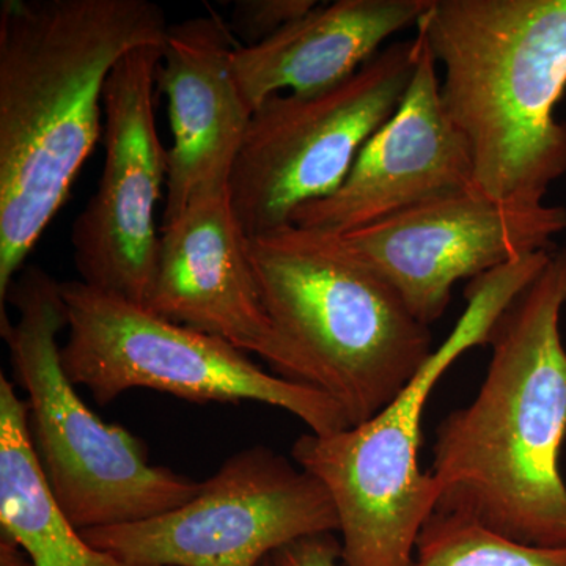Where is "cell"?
<instances>
[{
  "label": "cell",
  "mask_w": 566,
  "mask_h": 566,
  "mask_svg": "<svg viewBox=\"0 0 566 566\" xmlns=\"http://www.w3.org/2000/svg\"><path fill=\"white\" fill-rule=\"evenodd\" d=\"M150 0L0 6V312L103 133L104 87L129 51L163 46Z\"/></svg>",
  "instance_id": "6da1fadb"
},
{
  "label": "cell",
  "mask_w": 566,
  "mask_h": 566,
  "mask_svg": "<svg viewBox=\"0 0 566 566\" xmlns=\"http://www.w3.org/2000/svg\"><path fill=\"white\" fill-rule=\"evenodd\" d=\"M566 249L491 329V363L472 403L436 430V512L474 521L524 545L566 546Z\"/></svg>",
  "instance_id": "7a4b0ae2"
},
{
  "label": "cell",
  "mask_w": 566,
  "mask_h": 566,
  "mask_svg": "<svg viewBox=\"0 0 566 566\" xmlns=\"http://www.w3.org/2000/svg\"><path fill=\"white\" fill-rule=\"evenodd\" d=\"M442 66L441 98L464 137L476 191L545 205L566 175V0H428L417 24Z\"/></svg>",
  "instance_id": "3957f363"
},
{
  "label": "cell",
  "mask_w": 566,
  "mask_h": 566,
  "mask_svg": "<svg viewBox=\"0 0 566 566\" xmlns=\"http://www.w3.org/2000/svg\"><path fill=\"white\" fill-rule=\"evenodd\" d=\"M268 314L357 427L400 395L434 349L400 294L334 234L281 227L248 238Z\"/></svg>",
  "instance_id": "277c9868"
},
{
  "label": "cell",
  "mask_w": 566,
  "mask_h": 566,
  "mask_svg": "<svg viewBox=\"0 0 566 566\" xmlns=\"http://www.w3.org/2000/svg\"><path fill=\"white\" fill-rule=\"evenodd\" d=\"M549 256L538 252L469 282V305L455 329L374 419L334 434H303L294 442L293 460L333 497L345 566H415L417 538L439 497L433 476L419 469L428 398L458 357L488 345L499 316L542 273Z\"/></svg>",
  "instance_id": "5b68a950"
},
{
  "label": "cell",
  "mask_w": 566,
  "mask_h": 566,
  "mask_svg": "<svg viewBox=\"0 0 566 566\" xmlns=\"http://www.w3.org/2000/svg\"><path fill=\"white\" fill-rule=\"evenodd\" d=\"M0 312L17 385L28 395L29 431L55 504L77 531L120 526L172 512L200 483L153 465L147 447L120 424L103 422L82 401L62 365L57 335L66 322L62 283L22 268Z\"/></svg>",
  "instance_id": "8992f818"
},
{
  "label": "cell",
  "mask_w": 566,
  "mask_h": 566,
  "mask_svg": "<svg viewBox=\"0 0 566 566\" xmlns=\"http://www.w3.org/2000/svg\"><path fill=\"white\" fill-rule=\"evenodd\" d=\"M62 296L70 329L62 365L71 382L84 386L96 403H111L126 390L151 389L192 403L275 406L319 436L349 428L333 397L268 374L221 338L81 281L62 283Z\"/></svg>",
  "instance_id": "52a82bcc"
},
{
  "label": "cell",
  "mask_w": 566,
  "mask_h": 566,
  "mask_svg": "<svg viewBox=\"0 0 566 566\" xmlns=\"http://www.w3.org/2000/svg\"><path fill=\"white\" fill-rule=\"evenodd\" d=\"M420 40L394 41L329 91L279 93L253 111L230 177L245 237L290 226L294 212L337 191L368 139L398 109Z\"/></svg>",
  "instance_id": "ba28073f"
},
{
  "label": "cell",
  "mask_w": 566,
  "mask_h": 566,
  "mask_svg": "<svg viewBox=\"0 0 566 566\" xmlns=\"http://www.w3.org/2000/svg\"><path fill=\"white\" fill-rule=\"evenodd\" d=\"M340 532L327 488L270 447L234 453L172 512L82 531L92 546L140 566H260L307 536Z\"/></svg>",
  "instance_id": "9c48e42d"
},
{
  "label": "cell",
  "mask_w": 566,
  "mask_h": 566,
  "mask_svg": "<svg viewBox=\"0 0 566 566\" xmlns=\"http://www.w3.org/2000/svg\"><path fill=\"white\" fill-rule=\"evenodd\" d=\"M163 46L123 55L104 87V163L98 188L71 229L81 282L147 305L159 240L156 207L167 185V150L155 118Z\"/></svg>",
  "instance_id": "30bf717a"
},
{
  "label": "cell",
  "mask_w": 566,
  "mask_h": 566,
  "mask_svg": "<svg viewBox=\"0 0 566 566\" xmlns=\"http://www.w3.org/2000/svg\"><path fill=\"white\" fill-rule=\"evenodd\" d=\"M564 232L565 207H512L474 189L334 237L430 327L446 314L458 282L553 251L554 238Z\"/></svg>",
  "instance_id": "8fae6325"
},
{
  "label": "cell",
  "mask_w": 566,
  "mask_h": 566,
  "mask_svg": "<svg viewBox=\"0 0 566 566\" xmlns=\"http://www.w3.org/2000/svg\"><path fill=\"white\" fill-rule=\"evenodd\" d=\"M145 308L262 357L282 378L319 389L314 367L264 307L229 188L199 193L161 227Z\"/></svg>",
  "instance_id": "7c38bea8"
},
{
  "label": "cell",
  "mask_w": 566,
  "mask_h": 566,
  "mask_svg": "<svg viewBox=\"0 0 566 566\" xmlns=\"http://www.w3.org/2000/svg\"><path fill=\"white\" fill-rule=\"evenodd\" d=\"M417 36L419 59L403 102L364 145L340 188L294 212V226L340 237L474 191L471 153L442 104L438 63Z\"/></svg>",
  "instance_id": "4fadbf2b"
},
{
  "label": "cell",
  "mask_w": 566,
  "mask_h": 566,
  "mask_svg": "<svg viewBox=\"0 0 566 566\" xmlns=\"http://www.w3.org/2000/svg\"><path fill=\"white\" fill-rule=\"evenodd\" d=\"M238 46L216 14L167 28L158 85L169 102L174 139L163 227L199 193L229 188L253 114L234 74Z\"/></svg>",
  "instance_id": "5bb4252c"
},
{
  "label": "cell",
  "mask_w": 566,
  "mask_h": 566,
  "mask_svg": "<svg viewBox=\"0 0 566 566\" xmlns=\"http://www.w3.org/2000/svg\"><path fill=\"white\" fill-rule=\"evenodd\" d=\"M428 0H337L315 9L256 46H238L233 69L255 111L279 93L329 91L371 61L395 33L419 24Z\"/></svg>",
  "instance_id": "9a60e30c"
},
{
  "label": "cell",
  "mask_w": 566,
  "mask_h": 566,
  "mask_svg": "<svg viewBox=\"0 0 566 566\" xmlns=\"http://www.w3.org/2000/svg\"><path fill=\"white\" fill-rule=\"evenodd\" d=\"M0 528L33 566H140L92 546L55 504L41 474L28 403L0 375Z\"/></svg>",
  "instance_id": "2e32d148"
},
{
  "label": "cell",
  "mask_w": 566,
  "mask_h": 566,
  "mask_svg": "<svg viewBox=\"0 0 566 566\" xmlns=\"http://www.w3.org/2000/svg\"><path fill=\"white\" fill-rule=\"evenodd\" d=\"M415 566H566V546L524 545L463 516L434 512L417 538Z\"/></svg>",
  "instance_id": "e0dca14e"
},
{
  "label": "cell",
  "mask_w": 566,
  "mask_h": 566,
  "mask_svg": "<svg viewBox=\"0 0 566 566\" xmlns=\"http://www.w3.org/2000/svg\"><path fill=\"white\" fill-rule=\"evenodd\" d=\"M315 0H238L230 32L240 46H256L315 9Z\"/></svg>",
  "instance_id": "ac0fdd59"
},
{
  "label": "cell",
  "mask_w": 566,
  "mask_h": 566,
  "mask_svg": "<svg viewBox=\"0 0 566 566\" xmlns=\"http://www.w3.org/2000/svg\"><path fill=\"white\" fill-rule=\"evenodd\" d=\"M277 566H340L342 543L333 534L307 536L273 554Z\"/></svg>",
  "instance_id": "d6986e66"
},
{
  "label": "cell",
  "mask_w": 566,
  "mask_h": 566,
  "mask_svg": "<svg viewBox=\"0 0 566 566\" xmlns=\"http://www.w3.org/2000/svg\"><path fill=\"white\" fill-rule=\"evenodd\" d=\"M0 566H33L20 543L0 528Z\"/></svg>",
  "instance_id": "ffe728a7"
},
{
  "label": "cell",
  "mask_w": 566,
  "mask_h": 566,
  "mask_svg": "<svg viewBox=\"0 0 566 566\" xmlns=\"http://www.w3.org/2000/svg\"><path fill=\"white\" fill-rule=\"evenodd\" d=\"M260 566H277V565H275L273 556H270L268 558H264V560L262 562V564H260Z\"/></svg>",
  "instance_id": "44dd1931"
}]
</instances>
